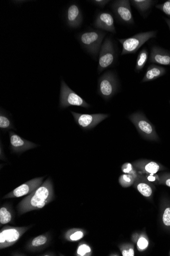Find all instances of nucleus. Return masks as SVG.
<instances>
[{"label":"nucleus","mask_w":170,"mask_h":256,"mask_svg":"<svg viewBox=\"0 0 170 256\" xmlns=\"http://www.w3.org/2000/svg\"><path fill=\"white\" fill-rule=\"evenodd\" d=\"M12 215L9 208L6 206H2L0 208V223L5 224L11 222Z\"/></svg>","instance_id":"22"},{"label":"nucleus","mask_w":170,"mask_h":256,"mask_svg":"<svg viewBox=\"0 0 170 256\" xmlns=\"http://www.w3.org/2000/svg\"><path fill=\"white\" fill-rule=\"evenodd\" d=\"M131 2L141 14L147 13L156 2L150 1V0H133Z\"/></svg>","instance_id":"19"},{"label":"nucleus","mask_w":170,"mask_h":256,"mask_svg":"<svg viewBox=\"0 0 170 256\" xmlns=\"http://www.w3.org/2000/svg\"><path fill=\"white\" fill-rule=\"evenodd\" d=\"M59 104L60 108L62 109L70 106H81L86 108L91 106L75 92L72 90L63 80L61 82Z\"/></svg>","instance_id":"5"},{"label":"nucleus","mask_w":170,"mask_h":256,"mask_svg":"<svg viewBox=\"0 0 170 256\" xmlns=\"http://www.w3.org/2000/svg\"><path fill=\"white\" fill-rule=\"evenodd\" d=\"M118 88V81L113 72H107L99 78L98 92L105 100L113 98L117 92Z\"/></svg>","instance_id":"6"},{"label":"nucleus","mask_w":170,"mask_h":256,"mask_svg":"<svg viewBox=\"0 0 170 256\" xmlns=\"http://www.w3.org/2000/svg\"><path fill=\"white\" fill-rule=\"evenodd\" d=\"M134 250L133 248L123 251V255L124 256H134Z\"/></svg>","instance_id":"34"},{"label":"nucleus","mask_w":170,"mask_h":256,"mask_svg":"<svg viewBox=\"0 0 170 256\" xmlns=\"http://www.w3.org/2000/svg\"><path fill=\"white\" fill-rule=\"evenodd\" d=\"M167 25L168 26L170 30V18H164Z\"/></svg>","instance_id":"35"},{"label":"nucleus","mask_w":170,"mask_h":256,"mask_svg":"<svg viewBox=\"0 0 170 256\" xmlns=\"http://www.w3.org/2000/svg\"><path fill=\"white\" fill-rule=\"evenodd\" d=\"M142 170L148 174H156L161 170H164V167L154 161H145L138 166Z\"/></svg>","instance_id":"17"},{"label":"nucleus","mask_w":170,"mask_h":256,"mask_svg":"<svg viewBox=\"0 0 170 256\" xmlns=\"http://www.w3.org/2000/svg\"><path fill=\"white\" fill-rule=\"evenodd\" d=\"M149 58V52L147 49L144 48L139 54L135 67V72H140L145 66Z\"/></svg>","instance_id":"20"},{"label":"nucleus","mask_w":170,"mask_h":256,"mask_svg":"<svg viewBox=\"0 0 170 256\" xmlns=\"http://www.w3.org/2000/svg\"><path fill=\"white\" fill-rule=\"evenodd\" d=\"M130 2L129 0H118L111 4V8L117 19L128 26L134 24Z\"/></svg>","instance_id":"10"},{"label":"nucleus","mask_w":170,"mask_h":256,"mask_svg":"<svg viewBox=\"0 0 170 256\" xmlns=\"http://www.w3.org/2000/svg\"><path fill=\"white\" fill-rule=\"evenodd\" d=\"M9 138L10 148L13 152L21 153L37 146V144L23 138L13 132H9Z\"/></svg>","instance_id":"13"},{"label":"nucleus","mask_w":170,"mask_h":256,"mask_svg":"<svg viewBox=\"0 0 170 256\" xmlns=\"http://www.w3.org/2000/svg\"><path fill=\"white\" fill-rule=\"evenodd\" d=\"M137 189L140 193L145 197H150L153 194L151 186L146 182L139 183L137 185Z\"/></svg>","instance_id":"23"},{"label":"nucleus","mask_w":170,"mask_h":256,"mask_svg":"<svg viewBox=\"0 0 170 256\" xmlns=\"http://www.w3.org/2000/svg\"><path fill=\"white\" fill-rule=\"evenodd\" d=\"M116 59V52L112 40L110 37L106 38L102 45L99 53L98 72H102L111 66Z\"/></svg>","instance_id":"7"},{"label":"nucleus","mask_w":170,"mask_h":256,"mask_svg":"<svg viewBox=\"0 0 170 256\" xmlns=\"http://www.w3.org/2000/svg\"><path fill=\"white\" fill-rule=\"evenodd\" d=\"M91 2L95 6L104 8L110 1H108V0H95V1H92Z\"/></svg>","instance_id":"32"},{"label":"nucleus","mask_w":170,"mask_h":256,"mask_svg":"<svg viewBox=\"0 0 170 256\" xmlns=\"http://www.w3.org/2000/svg\"><path fill=\"white\" fill-rule=\"evenodd\" d=\"M135 176L132 174H124L120 177L119 181L123 185L129 184L134 180Z\"/></svg>","instance_id":"27"},{"label":"nucleus","mask_w":170,"mask_h":256,"mask_svg":"<svg viewBox=\"0 0 170 256\" xmlns=\"http://www.w3.org/2000/svg\"><path fill=\"white\" fill-rule=\"evenodd\" d=\"M162 220L166 226H170V207H167L165 209Z\"/></svg>","instance_id":"28"},{"label":"nucleus","mask_w":170,"mask_h":256,"mask_svg":"<svg viewBox=\"0 0 170 256\" xmlns=\"http://www.w3.org/2000/svg\"><path fill=\"white\" fill-rule=\"evenodd\" d=\"M29 228L28 226L4 227L0 232V248L4 249L15 244Z\"/></svg>","instance_id":"8"},{"label":"nucleus","mask_w":170,"mask_h":256,"mask_svg":"<svg viewBox=\"0 0 170 256\" xmlns=\"http://www.w3.org/2000/svg\"><path fill=\"white\" fill-rule=\"evenodd\" d=\"M129 119L135 126L138 132L145 138L159 142V136L154 124L141 112H137L129 116Z\"/></svg>","instance_id":"3"},{"label":"nucleus","mask_w":170,"mask_h":256,"mask_svg":"<svg viewBox=\"0 0 170 256\" xmlns=\"http://www.w3.org/2000/svg\"><path fill=\"white\" fill-rule=\"evenodd\" d=\"M0 128L4 132L12 129L15 130L11 118L2 108L0 112Z\"/></svg>","instance_id":"18"},{"label":"nucleus","mask_w":170,"mask_h":256,"mask_svg":"<svg viewBox=\"0 0 170 256\" xmlns=\"http://www.w3.org/2000/svg\"><path fill=\"white\" fill-rule=\"evenodd\" d=\"M167 72L166 69L161 66L155 64L150 65L142 80V82H146L155 80L163 76Z\"/></svg>","instance_id":"16"},{"label":"nucleus","mask_w":170,"mask_h":256,"mask_svg":"<svg viewBox=\"0 0 170 256\" xmlns=\"http://www.w3.org/2000/svg\"><path fill=\"white\" fill-rule=\"evenodd\" d=\"M44 177L37 178L24 183L4 196V198H17L30 194L42 184Z\"/></svg>","instance_id":"11"},{"label":"nucleus","mask_w":170,"mask_h":256,"mask_svg":"<svg viewBox=\"0 0 170 256\" xmlns=\"http://www.w3.org/2000/svg\"><path fill=\"white\" fill-rule=\"evenodd\" d=\"M93 26L97 29L107 31L113 34L116 33L114 25V19L111 13L103 12L97 14Z\"/></svg>","instance_id":"12"},{"label":"nucleus","mask_w":170,"mask_h":256,"mask_svg":"<svg viewBox=\"0 0 170 256\" xmlns=\"http://www.w3.org/2000/svg\"><path fill=\"white\" fill-rule=\"evenodd\" d=\"M91 252V248L86 244H81L77 250L78 256H87Z\"/></svg>","instance_id":"25"},{"label":"nucleus","mask_w":170,"mask_h":256,"mask_svg":"<svg viewBox=\"0 0 170 256\" xmlns=\"http://www.w3.org/2000/svg\"><path fill=\"white\" fill-rule=\"evenodd\" d=\"M84 234L82 230L78 229H71L66 232L65 239L69 242H77L82 239Z\"/></svg>","instance_id":"21"},{"label":"nucleus","mask_w":170,"mask_h":256,"mask_svg":"<svg viewBox=\"0 0 170 256\" xmlns=\"http://www.w3.org/2000/svg\"><path fill=\"white\" fill-rule=\"evenodd\" d=\"M48 241V238L45 235H41L34 238L30 243L31 248H37L45 245Z\"/></svg>","instance_id":"24"},{"label":"nucleus","mask_w":170,"mask_h":256,"mask_svg":"<svg viewBox=\"0 0 170 256\" xmlns=\"http://www.w3.org/2000/svg\"><path fill=\"white\" fill-rule=\"evenodd\" d=\"M106 34L101 30H90L80 34L78 39L82 48L95 58L99 55Z\"/></svg>","instance_id":"2"},{"label":"nucleus","mask_w":170,"mask_h":256,"mask_svg":"<svg viewBox=\"0 0 170 256\" xmlns=\"http://www.w3.org/2000/svg\"><path fill=\"white\" fill-rule=\"evenodd\" d=\"M157 31L141 32L134 36L124 39L118 38V41L123 46L121 55L136 53L141 46L149 40L157 36Z\"/></svg>","instance_id":"4"},{"label":"nucleus","mask_w":170,"mask_h":256,"mask_svg":"<svg viewBox=\"0 0 170 256\" xmlns=\"http://www.w3.org/2000/svg\"><path fill=\"white\" fill-rule=\"evenodd\" d=\"M76 123L84 130H90L109 117L106 114H86L71 111Z\"/></svg>","instance_id":"9"},{"label":"nucleus","mask_w":170,"mask_h":256,"mask_svg":"<svg viewBox=\"0 0 170 256\" xmlns=\"http://www.w3.org/2000/svg\"><path fill=\"white\" fill-rule=\"evenodd\" d=\"M169 102H170V100Z\"/></svg>","instance_id":"36"},{"label":"nucleus","mask_w":170,"mask_h":256,"mask_svg":"<svg viewBox=\"0 0 170 256\" xmlns=\"http://www.w3.org/2000/svg\"><path fill=\"white\" fill-rule=\"evenodd\" d=\"M160 182L170 188V174H164L160 176Z\"/></svg>","instance_id":"29"},{"label":"nucleus","mask_w":170,"mask_h":256,"mask_svg":"<svg viewBox=\"0 0 170 256\" xmlns=\"http://www.w3.org/2000/svg\"><path fill=\"white\" fill-rule=\"evenodd\" d=\"M150 62L170 66V52L160 46H153L151 52Z\"/></svg>","instance_id":"15"},{"label":"nucleus","mask_w":170,"mask_h":256,"mask_svg":"<svg viewBox=\"0 0 170 256\" xmlns=\"http://www.w3.org/2000/svg\"><path fill=\"white\" fill-rule=\"evenodd\" d=\"M54 198L52 182L47 178L37 190L24 198L18 206L19 214L39 210L50 203Z\"/></svg>","instance_id":"1"},{"label":"nucleus","mask_w":170,"mask_h":256,"mask_svg":"<svg viewBox=\"0 0 170 256\" xmlns=\"http://www.w3.org/2000/svg\"><path fill=\"white\" fill-rule=\"evenodd\" d=\"M156 8L163 12L165 14L170 17V0L163 4L156 6Z\"/></svg>","instance_id":"26"},{"label":"nucleus","mask_w":170,"mask_h":256,"mask_svg":"<svg viewBox=\"0 0 170 256\" xmlns=\"http://www.w3.org/2000/svg\"><path fill=\"white\" fill-rule=\"evenodd\" d=\"M122 170L125 174H129L134 176L136 175L135 172L131 164H125L122 167Z\"/></svg>","instance_id":"30"},{"label":"nucleus","mask_w":170,"mask_h":256,"mask_svg":"<svg viewBox=\"0 0 170 256\" xmlns=\"http://www.w3.org/2000/svg\"><path fill=\"white\" fill-rule=\"evenodd\" d=\"M150 182H160V176L156 174H149L147 177Z\"/></svg>","instance_id":"33"},{"label":"nucleus","mask_w":170,"mask_h":256,"mask_svg":"<svg viewBox=\"0 0 170 256\" xmlns=\"http://www.w3.org/2000/svg\"><path fill=\"white\" fill-rule=\"evenodd\" d=\"M83 14L77 4H72L67 8L66 14L67 25L71 28H79L83 22Z\"/></svg>","instance_id":"14"},{"label":"nucleus","mask_w":170,"mask_h":256,"mask_svg":"<svg viewBox=\"0 0 170 256\" xmlns=\"http://www.w3.org/2000/svg\"><path fill=\"white\" fill-rule=\"evenodd\" d=\"M137 245L140 250H143L148 247L149 242L147 239L142 238L138 240Z\"/></svg>","instance_id":"31"}]
</instances>
